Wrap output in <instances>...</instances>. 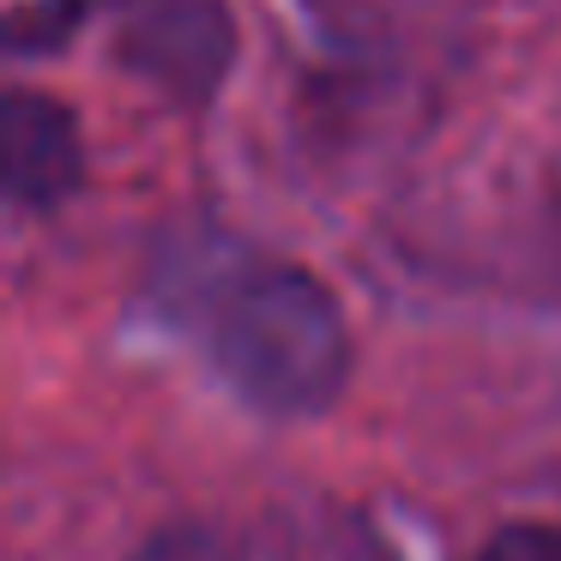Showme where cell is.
Instances as JSON below:
<instances>
[{
  "label": "cell",
  "instance_id": "6da1fadb",
  "mask_svg": "<svg viewBox=\"0 0 561 561\" xmlns=\"http://www.w3.org/2000/svg\"><path fill=\"white\" fill-rule=\"evenodd\" d=\"M211 363L248 404L308 416L344 387L351 332L314 272L290 260H260L211 302Z\"/></svg>",
  "mask_w": 561,
  "mask_h": 561
},
{
  "label": "cell",
  "instance_id": "7a4b0ae2",
  "mask_svg": "<svg viewBox=\"0 0 561 561\" xmlns=\"http://www.w3.org/2000/svg\"><path fill=\"white\" fill-rule=\"evenodd\" d=\"M127 73L151 79L182 103H199L236 55V31L218 0H151L122 25L115 43Z\"/></svg>",
  "mask_w": 561,
  "mask_h": 561
},
{
  "label": "cell",
  "instance_id": "3957f363",
  "mask_svg": "<svg viewBox=\"0 0 561 561\" xmlns=\"http://www.w3.org/2000/svg\"><path fill=\"white\" fill-rule=\"evenodd\" d=\"M0 158H7V199L19 211L61 206L79 187V170H85L73 110L43 98V91H7V103H0Z\"/></svg>",
  "mask_w": 561,
  "mask_h": 561
},
{
  "label": "cell",
  "instance_id": "277c9868",
  "mask_svg": "<svg viewBox=\"0 0 561 561\" xmlns=\"http://www.w3.org/2000/svg\"><path fill=\"white\" fill-rule=\"evenodd\" d=\"M477 561H561V525H549V519L501 525Z\"/></svg>",
  "mask_w": 561,
  "mask_h": 561
},
{
  "label": "cell",
  "instance_id": "5b68a950",
  "mask_svg": "<svg viewBox=\"0 0 561 561\" xmlns=\"http://www.w3.org/2000/svg\"><path fill=\"white\" fill-rule=\"evenodd\" d=\"M134 561H230V549L211 531H194V525H175V531H158Z\"/></svg>",
  "mask_w": 561,
  "mask_h": 561
},
{
  "label": "cell",
  "instance_id": "8992f818",
  "mask_svg": "<svg viewBox=\"0 0 561 561\" xmlns=\"http://www.w3.org/2000/svg\"><path fill=\"white\" fill-rule=\"evenodd\" d=\"M85 7H151V0H61V13H85Z\"/></svg>",
  "mask_w": 561,
  "mask_h": 561
}]
</instances>
